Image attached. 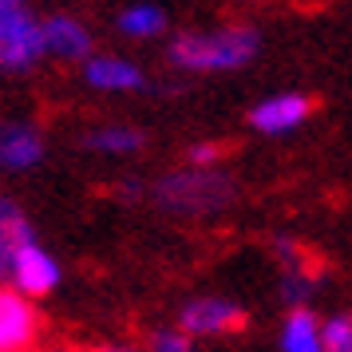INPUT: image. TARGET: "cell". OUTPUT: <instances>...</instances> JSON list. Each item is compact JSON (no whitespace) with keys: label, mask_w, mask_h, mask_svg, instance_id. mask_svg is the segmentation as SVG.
<instances>
[{"label":"cell","mask_w":352,"mask_h":352,"mask_svg":"<svg viewBox=\"0 0 352 352\" xmlns=\"http://www.w3.org/2000/svg\"><path fill=\"white\" fill-rule=\"evenodd\" d=\"M261 52V32L250 20H226L214 28H194V32H178L166 44V60L170 67L186 72V76H226V72H241L250 67Z\"/></svg>","instance_id":"6da1fadb"},{"label":"cell","mask_w":352,"mask_h":352,"mask_svg":"<svg viewBox=\"0 0 352 352\" xmlns=\"http://www.w3.org/2000/svg\"><path fill=\"white\" fill-rule=\"evenodd\" d=\"M238 198L234 178L218 162H186L155 182V202L175 218H210Z\"/></svg>","instance_id":"7a4b0ae2"},{"label":"cell","mask_w":352,"mask_h":352,"mask_svg":"<svg viewBox=\"0 0 352 352\" xmlns=\"http://www.w3.org/2000/svg\"><path fill=\"white\" fill-rule=\"evenodd\" d=\"M44 60V16H36L28 4H0V72L24 76Z\"/></svg>","instance_id":"3957f363"},{"label":"cell","mask_w":352,"mask_h":352,"mask_svg":"<svg viewBox=\"0 0 352 352\" xmlns=\"http://www.w3.org/2000/svg\"><path fill=\"white\" fill-rule=\"evenodd\" d=\"M178 324L194 336V340H222V336L241 333L245 324V309L230 297H190V301L178 309Z\"/></svg>","instance_id":"277c9868"},{"label":"cell","mask_w":352,"mask_h":352,"mask_svg":"<svg viewBox=\"0 0 352 352\" xmlns=\"http://www.w3.org/2000/svg\"><path fill=\"white\" fill-rule=\"evenodd\" d=\"M80 76L99 96H139V91H146V72L131 56H119V52H91L80 64Z\"/></svg>","instance_id":"5b68a950"},{"label":"cell","mask_w":352,"mask_h":352,"mask_svg":"<svg viewBox=\"0 0 352 352\" xmlns=\"http://www.w3.org/2000/svg\"><path fill=\"white\" fill-rule=\"evenodd\" d=\"M48 159V135L32 119H0V170L28 175Z\"/></svg>","instance_id":"8992f818"},{"label":"cell","mask_w":352,"mask_h":352,"mask_svg":"<svg viewBox=\"0 0 352 352\" xmlns=\"http://www.w3.org/2000/svg\"><path fill=\"white\" fill-rule=\"evenodd\" d=\"M313 115V99L305 91H277V96H265L254 103L250 111V127L265 139H281V135H293L301 131Z\"/></svg>","instance_id":"52a82bcc"},{"label":"cell","mask_w":352,"mask_h":352,"mask_svg":"<svg viewBox=\"0 0 352 352\" xmlns=\"http://www.w3.org/2000/svg\"><path fill=\"white\" fill-rule=\"evenodd\" d=\"M44 52L56 64H83L96 52V36L76 12H52L44 16Z\"/></svg>","instance_id":"ba28073f"},{"label":"cell","mask_w":352,"mask_h":352,"mask_svg":"<svg viewBox=\"0 0 352 352\" xmlns=\"http://www.w3.org/2000/svg\"><path fill=\"white\" fill-rule=\"evenodd\" d=\"M32 241H40V238H36L24 206L16 198L0 194V285H12V273H16L20 257L28 254Z\"/></svg>","instance_id":"9c48e42d"},{"label":"cell","mask_w":352,"mask_h":352,"mask_svg":"<svg viewBox=\"0 0 352 352\" xmlns=\"http://www.w3.org/2000/svg\"><path fill=\"white\" fill-rule=\"evenodd\" d=\"M40 336V317L32 301L16 289L0 285V352H20Z\"/></svg>","instance_id":"30bf717a"},{"label":"cell","mask_w":352,"mask_h":352,"mask_svg":"<svg viewBox=\"0 0 352 352\" xmlns=\"http://www.w3.org/2000/svg\"><path fill=\"white\" fill-rule=\"evenodd\" d=\"M146 146L143 127L135 123H96V127L83 135V151L87 155H99V159H131Z\"/></svg>","instance_id":"8fae6325"},{"label":"cell","mask_w":352,"mask_h":352,"mask_svg":"<svg viewBox=\"0 0 352 352\" xmlns=\"http://www.w3.org/2000/svg\"><path fill=\"white\" fill-rule=\"evenodd\" d=\"M324 320L309 305H289L285 320L277 329V349L281 352H324Z\"/></svg>","instance_id":"7c38bea8"},{"label":"cell","mask_w":352,"mask_h":352,"mask_svg":"<svg viewBox=\"0 0 352 352\" xmlns=\"http://www.w3.org/2000/svg\"><path fill=\"white\" fill-rule=\"evenodd\" d=\"M166 28H170L166 12H162L159 4H151V0H135V4H127L115 16V32L123 36V40H131V44H151V40L166 36Z\"/></svg>","instance_id":"4fadbf2b"},{"label":"cell","mask_w":352,"mask_h":352,"mask_svg":"<svg viewBox=\"0 0 352 352\" xmlns=\"http://www.w3.org/2000/svg\"><path fill=\"white\" fill-rule=\"evenodd\" d=\"M324 352H352V313L324 317Z\"/></svg>","instance_id":"5bb4252c"},{"label":"cell","mask_w":352,"mask_h":352,"mask_svg":"<svg viewBox=\"0 0 352 352\" xmlns=\"http://www.w3.org/2000/svg\"><path fill=\"white\" fill-rule=\"evenodd\" d=\"M146 349H155V352H190V349H194V336L175 320V324L155 329V333L146 336Z\"/></svg>","instance_id":"9a60e30c"},{"label":"cell","mask_w":352,"mask_h":352,"mask_svg":"<svg viewBox=\"0 0 352 352\" xmlns=\"http://www.w3.org/2000/svg\"><path fill=\"white\" fill-rule=\"evenodd\" d=\"M222 159V151L214 143H194L190 151H186V162H218Z\"/></svg>","instance_id":"2e32d148"},{"label":"cell","mask_w":352,"mask_h":352,"mask_svg":"<svg viewBox=\"0 0 352 352\" xmlns=\"http://www.w3.org/2000/svg\"><path fill=\"white\" fill-rule=\"evenodd\" d=\"M0 4H28V0H0Z\"/></svg>","instance_id":"e0dca14e"},{"label":"cell","mask_w":352,"mask_h":352,"mask_svg":"<svg viewBox=\"0 0 352 352\" xmlns=\"http://www.w3.org/2000/svg\"><path fill=\"white\" fill-rule=\"evenodd\" d=\"M241 4H265V0H241Z\"/></svg>","instance_id":"ac0fdd59"}]
</instances>
